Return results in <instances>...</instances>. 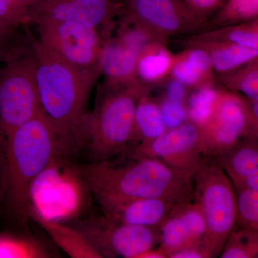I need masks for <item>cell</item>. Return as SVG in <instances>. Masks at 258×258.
<instances>
[{
	"mask_svg": "<svg viewBox=\"0 0 258 258\" xmlns=\"http://www.w3.org/2000/svg\"><path fill=\"white\" fill-rule=\"evenodd\" d=\"M125 161L75 166L88 191L128 198H161L179 204L193 200L192 179L159 159L128 150Z\"/></svg>",
	"mask_w": 258,
	"mask_h": 258,
	"instance_id": "1",
	"label": "cell"
},
{
	"mask_svg": "<svg viewBox=\"0 0 258 258\" xmlns=\"http://www.w3.org/2000/svg\"><path fill=\"white\" fill-rule=\"evenodd\" d=\"M2 150L3 199L8 210L25 224L30 217L32 186L62 153L60 139L40 112L12 132L2 144Z\"/></svg>",
	"mask_w": 258,
	"mask_h": 258,
	"instance_id": "2",
	"label": "cell"
},
{
	"mask_svg": "<svg viewBox=\"0 0 258 258\" xmlns=\"http://www.w3.org/2000/svg\"><path fill=\"white\" fill-rule=\"evenodd\" d=\"M35 58V81L40 110L60 139L62 154L71 153L73 134L86 111L90 94L101 76V67L81 70L42 46L30 34Z\"/></svg>",
	"mask_w": 258,
	"mask_h": 258,
	"instance_id": "3",
	"label": "cell"
},
{
	"mask_svg": "<svg viewBox=\"0 0 258 258\" xmlns=\"http://www.w3.org/2000/svg\"><path fill=\"white\" fill-rule=\"evenodd\" d=\"M153 88L139 80L123 87L103 86L94 109L86 111L75 129L71 153L83 149L98 163L128 151L137 101Z\"/></svg>",
	"mask_w": 258,
	"mask_h": 258,
	"instance_id": "4",
	"label": "cell"
},
{
	"mask_svg": "<svg viewBox=\"0 0 258 258\" xmlns=\"http://www.w3.org/2000/svg\"><path fill=\"white\" fill-rule=\"evenodd\" d=\"M36 58L29 33L0 66V144L41 112L35 81Z\"/></svg>",
	"mask_w": 258,
	"mask_h": 258,
	"instance_id": "5",
	"label": "cell"
},
{
	"mask_svg": "<svg viewBox=\"0 0 258 258\" xmlns=\"http://www.w3.org/2000/svg\"><path fill=\"white\" fill-rule=\"evenodd\" d=\"M193 200L206 222L212 257L221 253L236 222V197L225 171L214 158L207 157L194 174Z\"/></svg>",
	"mask_w": 258,
	"mask_h": 258,
	"instance_id": "6",
	"label": "cell"
},
{
	"mask_svg": "<svg viewBox=\"0 0 258 258\" xmlns=\"http://www.w3.org/2000/svg\"><path fill=\"white\" fill-rule=\"evenodd\" d=\"M118 19L140 25L166 42L205 31L208 22L183 0H125Z\"/></svg>",
	"mask_w": 258,
	"mask_h": 258,
	"instance_id": "7",
	"label": "cell"
},
{
	"mask_svg": "<svg viewBox=\"0 0 258 258\" xmlns=\"http://www.w3.org/2000/svg\"><path fill=\"white\" fill-rule=\"evenodd\" d=\"M102 257L137 258L159 244V228L116 223L92 215L74 224Z\"/></svg>",
	"mask_w": 258,
	"mask_h": 258,
	"instance_id": "8",
	"label": "cell"
},
{
	"mask_svg": "<svg viewBox=\"0 0 258 258\" xmlns=\"http://www.w3.org/2000/svg\"><path fill=\"white\" fill-rule=\"evenodd\" d=\"M37 25L38 41L61 60L85 71L101 67L106 39L96 29L72 22H42Z\"/></svg>",
	"mask_w": 258,
	"mask_h": 258,
	"instance_id": "9",
	"label": "cell"
},
{
	"mask_svg": "<svg viewBox=\"0 0 258 258\" xmlns=\"http://www.w3.org/2000/svg\"><path fill=\"white\" fill-rule=\"evenodd\" d=\"M118 0H37L28 8L29 24L72 22L96 29L105 39L111 36L121 13Z\"/></svg>",
	"mask_w": 258,
	"mask_h": 258,
	"instance_id": "10",
	"label": "cell"
},
{
	"mask_svg": "<svg viewBox=\"0 0 258 258\" xmlns=\"http://www.w3.org/2000/svg\"><path fill=\"white\" fill-rule=\"evenodd\" d=\"M201 130L208 157L223 154L247 137L258 138V131L249 118L245 97L222 86L215 111Z\"/></svg>",
	"mask_w": 258,
	"mask_h": 258,
	"instance_id": "11",
	"label": "cell"
},
{
	"mask_svg": "<svg viewBox=\"0 0 258 258\" xmlns=\"http://www.w3.org/2000/svg\"><path fill=\"white\" fill-rule=\"evenodd\" d=\"M128 150L159 159L191 179L208 157L201 128L190 120Z\"/></svg>",
	"mask_w": 258,
	"mask_h": 258,
	"instance_id": "12",
	"label": "cell"
},
{
	"mask_svg": "<svg viewBox=\"0 0 258 258\" xmlns=\"http://www.w3.org/2000/svg\"><path fill=\"white\" fill-rule=\"evenodd\" d=\"M159 247L167 258L189 246L210 249L206 222L198 204L192 200L176 205L159 226Z\"/></svg>",
	"mask_w": 258,
	"mask_h": 258,
	"instance_id": "13",
	"label": "cell"
},
{
	"mask_svg": "<svg viewBox=\"0 0 258 258\" xmlns=\"http://www.w3.org/2000/svg\"><path fill=\"white\" fill-rule=\"evenodd\" d=\"M103 215L116 223L159 228L177 204L161 198H128L97 195Z\"/></svg>",
	"mask_w": 258,
	"mask_h": 258,
	"instance_id": "14",
	"label": "cell"
},
{
	"mask_svg": "<svg viewBox=\"0 0 258 258\" xmlns=\"http://www.w3.org/2000/svg\"><path fill=\"white\" fill-rule=\"evenodd\" d=\"M142 50L119 32L108 37L103 44L99 62L101 75L105 78L103 86L123 87L138 81L137 64Z\"/></svg>",
	"mask_w": 258,
	"mask_h": 258,
	"instance_id": "15",
	"label": "cell"
},
{
	"mask_svg": "<svg viewBox=\"0 0 258 258\" xmlns=\"http://www.w3.org/2000/svg\"><path fill=\"white\" fill-rule=\"evenodd\" d=\"M184 48L198 47L208 54L215 74L232 72L251 61L258 59V49L222 42H191L176 40Z\"/></svg>",
	"mask_w": 258,
	"mask_h": 258,
	"instance_id": "16",
	"label": "cell"
},
{
	"mask_svg": "<svg viewBox=\"0 0 258 258\" xmlns=\"http://www.w3.org/2000/svg\"><path fill=\"white\" fill-rule=\"evenodd\" d=\"M30 217L37 222L69 257L102 258L98 250L79 230L49 218L30 207Z\"/></svg>",
	"mask_w": 258,
	"mask_h": 258,
	"instance_id": "17",
	"label": "cell"
},
{
	"mask_svg": "<svg viewBox=\"0 0 258 258\" xmlns=\"http://www.w3.org/2000/svg\"><path fill=\"white\" fill-rule=\"evenodd\" d=\"M177 60L167 46V42L154 41L147 45L139 54L137 64V77L148 86L161 85L169 78Z\"/></svg>",
	"mask_w": 258,
	"mask_h": 258,
	"instance_id": "18",
	"label": "cell"
},
{
	"mask_svg": "<svg viewBox=\"0 0 258 258\" xmlns=\"http://www.w3.org/2000/svg\"><path fill=\"white\" fill-rule=\"evenodd\" d=\"M168 79L178 80L191 90L215 81L208 54L198 47H189L177 53V60Z\"/></svg>",
	"mask_w": 258,
	"mask_h": 258,
	"instance_id": "19",
	"label": "cell"
},
{
	"mask_svg": "<svg viewBox=\"0 0 258 258\" xmlns=\"http://www.w3.org/2000/svg\"><path fill=\"white\" fill-rule=\"evenodd\" d=\"M147 92L139 98L134 112L130 149L147 144L165 133L159 103Z\"/></svg>",
	"mask_w": 258,
	"mask_h": 258,
	"instance_id": "20",
	"label": "cell"
},
{
	"mask_svg": "<svg viewBox=\"0 0 258 258\" xmlns=\"http://www.w3.org/2000/svg\"><path fill=\"white\" fill-rule=\"evenodd\" d=\"M227 174L232 184L258 169V138L247 137L214 158Z\"/></svg>",
	"mask_w": 258,
	"mask_h": 258,
	"instance_id": "21",
	"label": "cell"
},
{
	"mask_svg": "<svg viewBox=\"0 0 258 258\" xmlns=\"http://www.w3.org/2000/svg\"><path fill=\"white\" fill-rule=\"evenodd\" d=\"M185 41L222 42L258 49V20L205 30L189 36L179 37Z\"/></svg>",
	"mask_w": 258,
	"mask_h": 258,
	"instance_id": "22",
	"label": "cell"
},
{
	"mask_svg": "<svg viewBox=\"0 0 258 258\" xmlns=\"http://www.w3.org/2000/svg\"><path fill=\"white\" fill-rule=\"evenodd\" d=\"M221 88L215 80L191 91L186 102L190 121L200 128L207 124L215 111Z\"/></svg>",
	"mask_w": 258,
	"mask_h": 258,
	"instance_id": "23",
	"label": "cell"
},
{
	"mask_svg": "<svg viewBox=\"0 0 258 258\" xmlns=\"http://www.w3.org/2000/svg\"><path fill=\"white\" fill-rule=\"evenodd\" d=\"M258 20V0H226L208 22L207 30Z\"/></svg>",
	"mask_w": 258,
	"mask_h": 258,
	"instance_id": "24",
	"label": "cell"
},
{
	"mask_svg": "<svg viewBox=\"0 0 258 258\" xmlns=\"http://www.w3.org/2000/svg\"><path fill=\"white\" fill-rule=\"evenodd\" d=\"M215 80L222 87L258 101V59L223 74H215Z\"/></svg>",
	"mask_w": 258,
	"mask_h": 258,
	"instance_id": "25",
	"label": "cell"
},
{
	"mask_svg": "<svg viewBox=\"0 0 258 258\" xmlns=\"http://www.w3.org/2000/svg\"><path fill=\"white\" fill-rule=\"evenodd\" d=\"M220 257H258V230L235 226L224 244Z\"/></svg>",
	"mask_w": 258,
	"mask_h": 258,
	"instance_id": "26",
	"label": "cell"
},
{
	"mask_svg": "<svg viewBox=\"0 0 258 258\" xmlns=\"http://www.w3.org/2000/svg\"><path fill=\"white\" fill-rule=\"evenodd\" d=\"M46 249L37 241L0 233V258L48 257Z\"/></svg>",
	"mask_w": 258,
	"mask_h": 258,
	"instance_id": "27",
	"label": "cell"
},
{
	"mask_svg": "<svg viewBox=\"0 0 258 258\" xmlns=\"http://www.w3.org/2000/svg\"><path fill=\"white\" fill-rule=\"evenodd\" d=\"M236 227L258 230V191L235 189Z\"/></svg>",
	"mask_w": 258,
	"mask_h": 258,
	"instance_id": "28",
	"label": "cell"
},
{
	"mask_svg": "<svg viewBox=\"0 0 258 258\" xmlns=\"http://www.w3.org/2000/svg\"><path fill=\"white\" fill-rule=\"evenodd\" d=\"M160 108L161 116L167 130L177 128L189 121L186 103L171 101L162 96L158 101Z\"/></svg>",
	"mask_w": 258,
	"mask_h": 258,
	"instance_id": "29",
	"label": "cell"
},
{
	"mask_svg": "<svg viewBox=\"0 0 258 258\" xmlns=\"http://www.w3.org/2000/svg\"><path fill=\"white\" fill-rule=\"evenodd\" d=\"M0 20L16 30L28 25V8L19 0H0Z\"/></svg>",
	"mask_w": 258,
	"mask_h": 258,
	"instance_id": "30",
	"label": "cell"
},
{
	"mask_svg": "<svg viewBox=\"0 0 258 258\" xmlns=\"http://www.w3.org/2000/svg\"><path fill=\"white\" fill-rule=\"evenodd\" d=\"M194 13L205 20H210L226 0H183Z\"/></svg>",
	"mask_w": 258,
	"mask_h": 258,
	"instance_id": "31",
	"label": "cell"
},
{
	"mask_svg": "<svg viewBox=\"0 0 258 258\" xmlns=\"http://www.w3.org/2000/svg\"><path fill=\"white\" fill-rule=\"evenodd\" d=\"M164 86V97L171 101L181 102L186 103L190 93L192 90L190 89L184 83L180 82L178 80L168 79L161 83Z\"/></svg>",
	"mask_w": 258,
	"mask_h": 258,
	"instance_id": "32",
	"label": "cell"
},
{
	"mask_svg": "<svg viewBox=\"0 0 258 258\" xmlns=\"http://www.w3.org/2000/svg\"><path fill=\"white\" fill-rule=\"evenodd\" d=\"M25 38L18 37V35L11 37H0V64L3 63L13 55Z\"/></svg>",
	"mask_w": 258,
	"mask_h": 258,
	"instance_id": "33",
	"label": "cell"
},
{
	"mask_svg": "<svg viewBox=\"0 0 258 258\" xmlns=\"http://www.w3.org/2000/svg\"><path fill=\"white\" fill-rule=\"evenodd\" d=\"M210 249L205 245H193L177 251L169 258H212Z\"/></svg>",
	"mask_w": 258,
	"mask_h": 258,
	"instance_id": "34",
	"label": "cell"
},
{
	"mask_svg": "<svg viewBox=\"0 0 258 258\" xmlns=\"http://www.w3.org/2000/svg\"><path fill=\"white\" fill-rule=\"evenodd\" d=\"M235 189H246L258 191V169L252 171L247 176L239 181L237 184L232 185Z\"/></svg>",
	"mask_w": 258,
	"mask_h": 258,
	"instance_id": "35",
	"label": "cell"
},
{
	"mask_svg": "<svg viewBox=\"0 0 258 258\" xmlns=\"http://www.w3.org/2000/svg\"><path fill=\"white\" fill-rule=\"evenodd\" d=\"M137 258H167L160 248L148 249L139 254Z\"/></svg>",
	"mask_w": 258,
	"mask_h": 258,
	"instance_id": "36",
	"label": "cell"
},
{
	"mask_svg": "<svg viewBox=\"0 0 258 258\" xmlns=\"http://www.w3.org/2000/svg\"><path fill=\"white\" fill-rule=\"evenodd\" d=\"M16 29L11 28L4 22L0 20V37H11L16 36Z\"/></svg>",
	"mask_w": 258,
	"mask_h": 258,
	"instance_id": "37",
	"label": "cell"
},
{
	"mask_svg": "<svg viewBox=\"0 0 258 258\" xmlns=\"http://www.w3.org/2000/svg\"><path fill=\"white\" fill-rule=\"evenodd\" d=\"M3 169H4V159H3V150L0 144V200L3 195Z\"/></svg>",
	"mask_w": 258,
	"mask_h": 258,
	"instance_id": "38",
	"label": "cell"
},
{
	"mask_svg": "<svg viewBox=\"0 0 258 258\" xmlns=\"http://www.w3.org/2000/svg\"><path fill=\"white\" fill-rule=\"evenodd\" d=\"M22 4L25 5L27 8H30L32 5L35 4L37 0H19Z\"/></svg>",
	"mask_w": 258,
	"mask_h": 258,
	"instance_id": "39",
	"label": "cell"
},
{
	"mask_svg": "<svg viewBox=\"0 0 258 258\" xmlns=\"http://www.w3.org/2000/svg\"><path fill=\"white\" fill-rule=\"evenodd\" d=\"M118 1H125V0H118Z\"/></svg>",
	"mask_w": 258,
	"mask_h": 258,
	"instance_id": "40",
	"label": "cell"
}]
</instances>
